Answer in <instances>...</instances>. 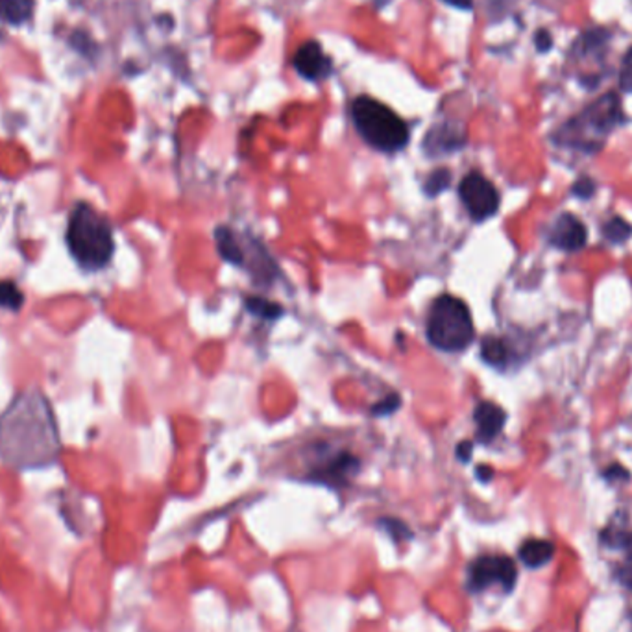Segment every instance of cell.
<instances>
[{
	"label": "cell",
	"mask_w": 632,
	"mask_h": 632,
	"mask_svg": "<svg viewBox=\"0 0 632 632\" xmlns=\"http://www.w3.org/2000/svg\"><path fill=\"white\" fill-rule=\"evenodd\" d=\"M596 192V183L590 178H579L573 185V194L579 196L581 200L590 199V196Z\"/></svg>",
	"instance_id": "obj_24"
},
{
	"label": "cell",
	"mask_w": 632,
	"mask_h": 632,
	"mask_svg": "<svg viewBox=\"0 0 632 632\" xmlns=\"http://www.w3.org/2000/svg\"><path fill=\"white\" fill-rule=\"evenodd\" d=\"M481 357L487 364L503 368L509 363V347L507 342L501 340L499 337L488 335L481 342Z\"/></svg>",
	"instance_id": "obj_16"
},
{
	"label": "cell",
	"mask_w": 632,
	"mask_h": 632,
	"mask_svg": "<svg viewBox=\"0 0 632 632\" xmlns=\"http://www.w3.org/2000/svg\"><path fill=\"white\" fill-rule=\"evenodd\" d=\"M352 119L364 143L385 154H396L409 144L407 122L372 97L363 95L352 102Z\"/></svg>",
	"instance_id": "obj_3"
},
{
	"label": "cell",
	"mask_w": 632,
	"mask_h": 632,
	"mask_svg": "<svg viewBox=\"0 0 632 632\" xmlns=\"http://www.w3.org/2000/svg\"><path fill=\"white\" fill-rule=\"evenodd\" d=\"M61 449L49 400L37 390L19 394L0 417V456L15 468L52 464Z\"/></svg>",
	"instance_id": "obj_1"
},
{
	"label": "cell",
	"mask_w": 632,
	"mask_h": 632,
	"mask_svg": "<svg viewBox=\"0 0 632 632\" xmlns=\"http://www.w3.org/2000/svg\"><path fill=\"white\" fill-rule=\"evenodd\" d=\"M623 548L627 550L628 557H632V533H627V538L623 542Z\"/></svg>",
	"instance_id": "obj_31"
},
{
	"label": "cell",
	"mask_w": 632,
	"mask_h": 632,
	"mask_svg": "<svg viewBox=\"0 0 632 632\" xmlns=\"http://www.w3.org/2000/svg\"><path fill=\"white\" fill-rule=\"evenodd\" d=\"M464 144H466V134L463 126L456 122L434 124L424 139V150L431 158L451 154V152L461 150Z\"/></svg>",
	"instance_id": "obj_10"
},
{
	"label": "cell",
	"mask_w": 632,
	"mask_h": 632,
	"mask_svg": "<svg viewBox=\"0 0 632 632\" xmlns=\"http://www.w3.org/2000/svg\"><path fill=\"white\" fill-rule=\"evenodd\" d=\"M620 83L623 87V91L632 93V49L627 52V56L623 59V69H621Z\"/></svg>",
	"instance_id": "obj_23"
},
{
	"label": "cell",
	"mask_w": 632,
	"mask_h": 632,
	"mask_svg": "<svg viewBox=\"0 0 632 632\" xmlns=\"http://www.w3.org/2000/svg\"><path fill=\"white\" fill-rule=\"evenodd\" d=\"M357 470H359L357 456H354L347 451H342L318 463L311 472V479L316 483H324L328 487H344L355 475Z\"/></svg>",
	"instance_id": "obj_9"
},
{
	"label": "cell",
	"mask_w": 632,
	"mask_h": 632,
	"mask_svg": "<svg viewBox=\"0 0 632 632\" xmlns=\"http://www.w3.org/2000/svg\"><path fill=\"white\" fill-rule=\"evenodd\" d=\"M296 73L308 82H322L333 74V59L324 52L318 41H308L293 58Z\"/></svg>",
	"instance_id": "obj_8"
},
{
	"label": "cell",
	"mask_w": 632,
	"mask_h": 632,
	"mask_svg": "<svg viewBox=\"0 0 632 632\" xmlns=\"http://www.w3.org/2000/svg\"><path fill=\"white\" fill-rule=\"evenodd\" d=\"M618 581L632 592V557L627 555V560L618 568Z\"/></svg>",
	"instance_id": "obj_25"
},
{
	"label": "cell",
	"mask_w": 632,
	"mask_h": 632,
	"mask_svg": "<svg viewBox=\"0 0 632 632\" xmlns=\"http://www.w3.org/2000/svg\"><path fill=\"white\" fill-rule=\"evenodd\" d=\"M516 579L518 572L514 560L501 555L479 557L468 570V588L472 592H481L492 584H499L505 592H511Z\"/></svg>",
	"instance_id": "obj_7"
},
{
	"label": "cell",
	"mask_w": 632,
	"mask_h": 632,
	"mask_svg": "<svg viewBox=\"0 0 632 632\" xmlns=\"http://www.w3.org/2000/svg\"><path fill=\"white\" fill-rule=\"evenodd\" d=\"M603 235L606 237V241L614 243V245H621L627 241V238H630L632 226L625 219H621V216H614V219L605 222Z\"/></svg>",
	"instance_id": "obj_18"
},
{
	"label": "cell",
	"mask_w": 632,
	"mask_h": 632,
	"mask_svg": "<svg viewBox=\"0 0 632 632\" xmlns=\"http://www.w3.org/2000/svg\"><path fill=\"white\" fill-rule=\"evenodd\" d=\"M605 477H606V481H627L628 479V472L623 468V466H610L606 472H605Z\"/></svg>",
	"instance_id": "obj_27"
},
{
	"label": "cell",
	"mask_w": 632,
	"mask_h": 632,
	"mask_svg": "<svg viewBox=\"0 0 632 632\" xmlns=\"http://www.w3.org/2000/svg\"><path fill=\"white\" fill-rule=\"evenodd\" d=\"M446 4L456 8V10H463V12H470L473 8V3L472 0H444Z\"/></svg>",
	"instance_id": "obj_29"
},
{
	"label": "cell",
	"mask_w": 632,
	"mask_h": 632,
	"mask_svg": "<svg viewBox=\"0 0 632 632\" xmlns=\"http://www.w3.org/2000/svg\"><path fill=\"white\" fill-rule=\"evenodd\" d=\"M402 405V398L400 394H396V392H392V394H388L385 400L378 402L374 407H372V414L374 417H388V414L392 412H396Z\"/></svg>",
	"instance_id": "obj_22"
},
{
	"label": "cell",
	"mask_w": 632,
	"mask_h": 632,
	"mask_svg": "<svg viewBox=\"0 0 632 632\" xmlns=\"http://www.w3.org/2000/svg\"><path fill=\"white\" fill-rule=\"evenodd\" d=\"M245 305H246V309L259 316V318H263V320H277L283 316V308L277 303H272L265 298H259V296H246L245 298Z\"/></svg>",
	"instance_id": "obj_17"
},
{
	"label": "cell",
	"mask_w": 632,
	"mask_h": 632,
	"mask_svg": "<svg viewBox=\"0 0 632 632\" xmlns=\"http://www.w3.org/2000/svg\"><path fill=\"white\" fill-rule=\"evenodd\" d=\"M25 296L19 291L13 281H0V308L10 309V311H19L23 308Z\"/></svg>",
	"instance_id": "obj_19"
},
{
	"label": "cell",
	"mask_w": 632,
	"mask_h": 632,
	"mask_svg": "<svg viewBox=\"0 0 632 632\" xmlns=\"http://www.w3.org/2000/svg\"><path fill=\"white\" fill-rule=\"evenodd\" d=\"M34 13V0H0V19L8 25H23Z\"/></svg>",
	"instance_id": "obj_15"
},
{
	"label": "cell",
	"mask_w": 632,
	"mask_h": 632,
	"mask_svg": "<svg viewBox=\"0 0 632 632\" xmlns=\"http://www.w3.org/2000/svg\"><path fill=\"white\" fill-rule=\"evenodd\" d=\"M379 527H383L394 542H403V540H410L412 533L409 529V526L405 521L398 519V518H383L379 519Z\"/></svg>",
	"instance_id": "obj_21"
},
{
	"label": "cell",
	"mask_w": 632,
	"mask_h": 632,
	"mask_svg": "<svg viewBox=\"0 0 632 632\" xmlns=\"http://www.w3.org/2000/svg\"><path fill=\"white\" fill-rule=\"evenodd\" d=\"M65 238H67V246L76 263L87 272L102 270L110 263L115 252L110 222L85 202L76 204L71 211Z\"/></svg>",
	"instance_id": "obj_2"
},
{
	"label": "cell",
	"mask_w": 632,
	"mask_h": 632,
	"mask_svg": "<svg viewBox=\"0 0 632 632\" xmlns=\"http://www.w3.org/2000/svg\"><path fill=\"white\" fill-rule=\"evenodd\" d=\"M630 621H632V614H630Z\"/></svg>",
	"instance_id": "obj_33"
},
{
	"label": "cell",
	"mask_w": 632,
	"mask_h": 632,
	"mask_svg": "<svg viewBox=\"0 0 632 632\" xmlns=\"http://www.w3.org/2000/svg\"><path fill=\"white\" fill-rule=\"evenodd\" d=\"M473 320L468 305L449 294L437 298L427 318V339L441 352H463L473 340Z\"/></svg>",
	"instance_id": "obj_5"
},
{
	"label": "cell",
	"mask_w": 632,
	"mask_h": 632,
	"mask_svg": "<svg viewBox=\"0 0 632 632\" xmlns=\"http://www.w3.org/2000/svg\"><path fill=\"white\" fill-rule=\"evenodd\" d=\"M215 238H216V246H219V252L224 257V261H228V263H231L235 267L245 265V252H243V245H241V235H237L231 228L221 226L215 231Z\"/></svg>",
	"instance_id": "obj_14"
},
{
	"label": "cell",
	"mask_w": 632,
	"mask_h": 632,
	"mask_svg": "<svg viewBox=\"0 0 632 632\" xmlns=\"http://www.w3.org/2000/svg\"><path fill=\"white\" fill-rule=\"evenodd\" d=\"M451 183V172L448 168H437L434 172L429 174V178L425 180L424 191L429 196H437L442 191H446Z\"/></svg>",
	"instance_id": "obj_20"
},
{
	"label": "cell",
	"mask_w": 632,
	"mask_h": 632,
	"mask_svg": "<svg viewBox=\"0 0 632 632\" xmlns=\"http://www.w3.org/2000/svg\"><path fill=\"white\" fill-rule=\"evenodd\" d=\"M472 451H473V444L470 441H464L456 446V456H459L461 463H468L472 459Z\"/></svg>",
	"instance_id": "obj_28"
},
{
	"label": "cell",
	"mask_w": 632,
	"mask_h": 632,
	"mask_svg": "<svg viewBox=\"0 0 632 632\" xmlns=\"http://www.w3.org/2000/svg\"><path fill=\"white\" fill-rule=\"evenodd\" d=\"M555 555V546L550 540L531 538L521 543L519 548V560L527 566V568H542L546 566Z\"/></svg>",
	"instance_id": "obj_13"
},
{
	"label": "cell",
	"mask_w": 632,
	"mask_h": 632,
	"mask_svg": "<svg viewBox=\"0 0 632 632\" xmlns=\"http://www.w3.org/2000/svg\"><path fill=\"white\" fill-rule=\"evenodd\" d=\"M459 196L475 222H483L499 209V192L481 172H470L459 183Z\"/></svg>",
	"instance_id": "obj_6"
},
{
	"label": "cell",
	"mask_w": 632,
	"mask_h": 632,
	"mask_svg": "<svg viewBox=\"0 0 632 632\" xmlns=\"http://www.w3.org/2000/svg\"><path fill=\"white\" fill-rule=\"evenodd\" d=\"M477 477H479V481L488 483L490 479L494 477V470L488 468V466H479V468H477Z\"/></svg>",
	"instance_id": "obj_30"
},
{
	"label": "cell",
	"mask_w": 632,
	"mask_h": 632,
	"mask_svg": "<svg viewBox=\"0 0 632 632\" xmlns=\"http://www.w3.org/2000/svg\"><path fill=\"white\" fill-rule=\"evenodd\" d=\"M392 3V0H374V4H376V8H385L386 4H390Z\"/></svg>",
	"instance_id": "obj_32"
},
{
	"label": "cell",
	"mask_w": 632,
	"mask_h": 632,
	"mask_svg": "<svg viewBox=\"0 0 632 632\" xmlns=\"http://www.w3.org/2000/svg\"><path fill=\"white\" fill-rule=\"evenodd\" d=\"M550 243L564 252H577L586 245V228L572 213H564L550 230Z\"/></svg>",
	"instance_id": "obj_11"
},
{
	"label": "cell",
	"mask_w": 632,
	"mask_h": 632,
	"mask_svg": "<svg viewBox=\"0 0 632 632\" xmlns=\"http://www.w3.org/2000/svg\"><path fill=\"white\" fill-rule=\"evenodd\" d=\"M534 43H536V49L540 52H548L553 47V37H551V34L548 30H540L534 35Z\"/></svg>",
	"instance_id": "obj_26"
},
{
	"label": "cell",
	"mask_w": 632,
	"mask_h": 632,
	"mask_svg": "<svg viewBox=\"0 0 632 632\" xmlns=\"http://www.w3.org/2000/svg\"><path fill=\"white\" fill-rule=\"evenodd\" d=\"M621 121L623 113L620 98L616 93H608L588 105L581 115L566 122L558 129L557 143L584 152H596Z\"/></svg>",
	"instance_id": "obj_4"
},
{
	"label": "cell",
	"mask_w": 632,
	"mask_h": 632,
	"mask_svg": "<svg viewBox=\"0 0 632 632\" xmlns=\"http://www.w3.org/2000/svg\"><path fill=\"white\" fill-rule=\"evenodd\" d=\"M473 420L477 427V441L481 444H490L503 431L507 412L492 402H481L473 410Z\"/></svg>",
	"instance_id": "obj_12"
}]
</instances>
